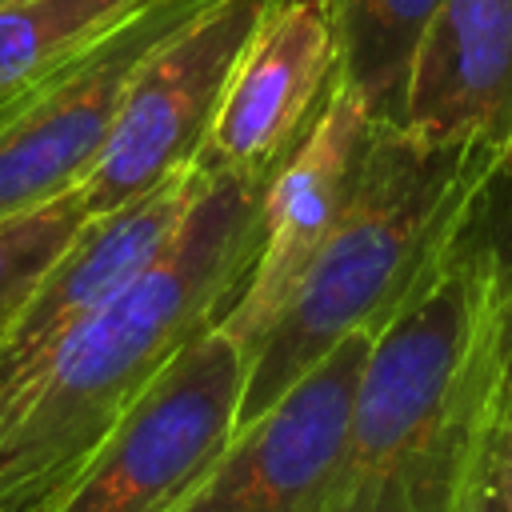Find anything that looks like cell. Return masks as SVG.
<instances>
[{
  "label": "cell",
  "instance_id": "obj_1",
  "mask_svg": "<svg viewBox=\"0 0 512 512\" xmlns=\"http://www.w3.org/2000/svg\"><path fill=\"white\" fill-rule=\"evenodd\" d=\"M496 192L372 336L324 512H460L508 392Z\"/></svg>",
  "mask_w": 512,
  "mask_h": 512
},
{
  "label": "cell",
  "instance_id": "obj_2",
  "mask_svg": "<svg viewBox=\"0 0 512 512\" xmlns=\"http://www.w3.org/2000/svg\"><path fill=\"white\" fill-rule=\"evenodd\" d=\"M260 196L208 180L168 256L0 388V512H36L156 368L228 312L256 260Z\"/></svg>",
  "mask_w": 512,
  "mask_h": 512
},
{
  "label": "cell",
  "instance_id": "obj_3",
  "mask_svg": "<svg viewBox=\"0 0 512 512\" xmlns=\"http://www.w3.org/2000/svg\"><path fill=\"white\" fill-rule=\"evenodd\" d=\"M504 180V160L488 148H444L372 120L336 228L248 348L236 428L268 412L344 336L380 332Z\"/></svg>",
  "mask_w": 512,
  "mask_h": 512
},
{
  "label": "cell",
  "instance_id": "obj_4",
  "mask_svg": "<svg viewBox=\"0 0 512 512\" xmlns=\"http://www.w3.org/2000/svg\"><path fill=\"white\" fill-rule=\"evenodd\" d=\"M248 356L216 324L180 344L36 512H168L236 432Z\"/></svg>",
  "mask_w": 512,
  "mask_h": 512
},
{
  "label": "cell",
  "instance_id": "obj_5",
  "mask_svg": "<svg viewBox=\"0 0 512 512\" xmlns=\"http://www.w3.org/2000/svg\"><path fill=\"white\" fill-rule=\"evenodd\" d=\"M208 4L212 0H144L88 48L0 104V216L80 188L148 52Z\"/></svg>",
  "mask_w": 512,
  "mask_h": 512
},
{
  "label": "cell",
  "instance_id": "obj_6",
  "mask_svg": "<svg viewBox=\"0 0 512 512\" xmlns=\"http://www.w3.org/2000/svg\"><path fill=\"white\" fill-rule=\"evenodd\" d=\"M272 0H212L148 52L116 128L80 180L88 216L112 212L196 164L224 88Z\"/></svg>",
  "mask_w": 512,
  "mask_h": 512
},
{
  "label": "cell",
  "instance_id": "obj_7",
  "mask_svg": "<svg viewBox=\"0 0 512 512\" xmlns=\"http://www.w3.org/2000/svg\"><path fill=\"white\" fill-rule=\"evenodd\" d=\"M372 336H344L268 412L236 428L168 512H324Z\"/></svg>",
  "mask_w": 512,
  "mask_h": 512
},
{
  "label": "cell",
  "instance_id": "obj_8",
  "mask_svg": "<svg viewBox=\"0 0 512 512\" xmlns=\"http://www.w3.org/2000/svg\"><path fill=\"white\" fill-rule=\"evenodd\" d=\"M336 80L328 0H272L252 32L196 168L208 180L264 184L312 132Z\"/></svg>",
  "mask_w": 512,
  "mask_h": 512
},
{
  "label": "cell",
  "instance_id": "obj_9",
  "mask_svg": "<svg viewBox=\"0 0 512 512\" xmlns=\"http://www.w3.org/2000/svg\"><path fill=\"white\" fill-rule=\"evenodd\" d=\"M204 184L208 176L188 164L144 196L88 216L60 260L40 276L16 320L0 332V388L144 280L176 244Z\"/></svg>",
  "mask_w": 512,
  "mask_h": 512
},
{
  "label": "cell",
  "instance_id": "obj_10",
  "mask_svg": "<svg viewBox=\"0 0 512 512\" xmlns=\"http://www.w3.org/2000/svg\"><path fill=\"white\" fill-rule=\"evenodd\" d=\"M368 128H372V116L364 112V104L340 80H332V92L312 132L268 180L260 196L256 260L236 300L220 316V328L244 348V356L268 332V324L288 304L292 288L324 248L328 232L336 228L356 184Z\"/></svg>",
  "mask_w": 512,
  "mask_h": 512
},
{
  "label": "cell",
  "instance_id": "obj_11",
  "mask_svg": "<svg viewBox=\"0 0 512 512\" xmlns=\"http://www.w3.org/2000/svg\"><path fill=\"white\" fill-rule=\"evenodd\" d=\"M396 124L428 144L488 148L512 180V0H440Z\"/></svg>",
  "mask_w": 512,
  "mask_h": 512
},
{
  "label": "cell",
  "instance_id": "obj_12",
  "mask_svg": "<svg viewBox=\"0 0 512 512\" xmlns=\"http://www.w3.org/2000/svg\"><path fill=\"white\" fill-rule=\"evenodd\" d=\"M336 32V80L372 120L396 124L412 56L440 0H328Z\"/></svg>",
  "mask_w": 512,
  "mask_h": 512
},
{
  "label": "cell",
  "instance_id": "obj_13",
  "mask_svg": "<svg viewBox=\"0 0 512 512\" xmlns=\"http://www.w3.org/2000/svg\"><path fill=\"white\" fill-rule=\"evenodd\" d=\"M144 0H8L0 4V104L88 48Z\"/></svg>",
  "mask_w": 512,
  "mask_h": 512
},
{
  "label": "cell",
  "instance_id": "obj_14",
  "mask_svg": "<svg viewBox=\"0 0 512 512\" xmlns=\"http://www.w3.org/2000/svg\"><path fill=\"white\" fill-rule=\"evenodd\" d=\"M88 212L80 200V188L0 216V332L16 320L40 276L60 260V252L72 244V236L84 228Z\"/></svg>",
  "mask_w": 512,
  "mask_h": 512
},
{
  "label": "cell",
  "instance_id": "obj_15",
  "mask_svg": "<svg viewBox=\"0 0 512 512\" xmlns=\"http://www.w3.org/2000/svg\"><path fill=\"white\" fill-rule=\"evenodd\" d=\"M500 244H504V296H508V320H504V356H508V392H512V208L500 220Z\"/></svg>",
  "mask_w": 512,
  "mask_h": 512
},
{
  "label": "cell",
  "instance_id": "obj_16",
  "mask_svg": "<svg viewBox=\"0 0 512 512\" xmlns=\"http://www.w3.org/2000/svg\"><path fill=\"white\" fill-rule=\"evenodd\" d=\"M484 456V452H480ZM460 512H508L504 508V500H500V492H496V484L488 480V472H484V460L476 464V480H472V488H468V500H464V508Z\"/></svg>",
  "mask_w": 512,
  "mask_h": 512
},
{
  "label": "cell",
  "instance_id": "obj_17",
  "mask_svg": "<svg viewBox=\"0 0 512 512\" xmlns=\"http://www.w3.org/2000/svg\"><path fill=\"white\" fill-rule=\"evenodd\" d=\"M0 4H8V0H0Z\"/></svg>",
  "mask_w": 512,
  "mask_h": 512
}]
</instances>
